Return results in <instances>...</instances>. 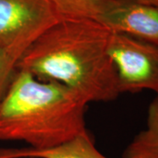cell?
Here are the masks:
<instances>
[{
    "instance_id": "6da1fadb",
    "label": "cell",
    "mask_w": 158,
    "mask_h": 158,
    "mask_svg": "<svg viewBox=\"0 0 158 158\" xmlns=\"http://www.w3.org/2000/svg\"><path fill=\"white\" fill-rule=\"evenodd\" d=\"M112 31L93 19H61L40 35L19 57L16 69L73 90L88 104L120 94L108 54Z\"/></svg>"
},
{
    "instance_id": "7a4b0ae2",
    "label": "cell",
    "mask_w": 158,
    "mask_h": 158,
    "mask_svg": "<svg viewBox=\"0 0 158 158\" xmlns=\"http://www.w3.org/2000/svg\"><path fill=\"white\" fill-rule=\"evenodd\" d=\"M88 103L73 90L16 69L0 98V141L45 149L89 133Z\"/></svg>"
},
{
    "instance_id": "3957f363",
    "label": "cell",
    "mask_w": 158,
    "mask_h": 158,
    "mask_svg": "<svg viewBox=\"0 0 158 158\" xmlns=\"http://www.w3.org/2000/svg\"><path fill=\"white\" fill-rule=\"evenodd\" d=\"M108 54L117 75L119 94L149 90L158 93V46L112 32Z\"/></svg>"
},
{
    "instance_id": "277c9868",
    "label": "cell",
    "mask_w": 158,
    "mask_h": 158,
    "mask_svg": "<svg viewBox=\"0 0 158 158\" xmlns=\"http://www.w3.org/2000/svg\"><path fill=\"white\" fill-rule=\"evenodd\" d=\"M59 20L49 0H0V48L20 57Z\"/></svg>"
},
{
    "instance_id": "5b68a950",
    "label": "cell",
    "mask_w": 158,
    "mask_h": 158,
    "mask_svg": "<svg viewBox=\"0 0 158 158\" xmlns=\"http://www.w3.org/2000/svg\"><path fill=\"white\" fill-rule=\"evenodd\" d=\"M97 21L112 32L127 34L158 46V6L118 0Z\"/></svg>"
},
{
    "instance_id": "8992f818",
    "label": "cell",
    "mask_w": 158,
    "mask_h": 158,
    "mask_svg": "<svg viewBox=\"0 0 158 158\" xmlns=\"http://www.w3.org/2000/svg\"><path fill=\"white\" fill-rule=\"evenodd\" d=\"M0 158H109L103 155L95 146V141L89 133L55 147L36 149L24 147L1 148Z\"/></svg>"
},
{
    "instance_id": "52a82bcc",
    "label": "cell",
    "mask_w": 158,
    "mask_h": 158,
    "mask_svg": "<svg viewBox=\"0 0 158 158\" xmlns=\"http://www.w3.org/2000/svg\"><path fill=\"white\" fill-rule=\"evenodd\" d=\"M122 158H158V93L148 107L145 128L130 141Z\"/></svg>"
},
{
    "instance_id": "ba28073f",
    "label": "cell",
    "mask_w": 158,
    "mask_h": 158,
    "mask_svg": "<svg viewBox=\"0 0 158 158\" xmlns=\"http://www.w3.org/2000/svg\"><path fill=\"white\" fill-rule=\"evenodd\" d=\"M61 19H93L118 0H49Z\"/></svg>"
},
{
    "instance_id": "9c48e42d",
    "label": "cell",
    "mask_w": 158,
    "mask_h": 158,
    "mask_svg": "<svg viewBox=\"0 0 158 158\" xmlns=\"http://www.w3.org/2000/svg\"><path fill=\"white\" fill-rule=\"evenodd\" d=\"M19 59V57L16 55L0 48V98L16 70Z\"/></svg>"
},
{
    "instance_id": "30bf717a",
    "label": "cell",
    "mask_w": 158,
    "mask_h": 158,
    "mask_svg": "<svg viewBox=\"0 0 158 158\" xmlns=\"http://www.w3.org/2000/svg\"><path fill=\"white\" fill-rule=\"evenodd\" d=\"M135 2L146 4V5H152V6H158V0H132Z\"/></svg>"
}]
</instances>
